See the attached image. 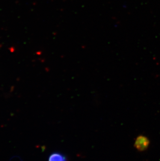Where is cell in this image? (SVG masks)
<instances>
[{"label":"cell","mask_w":160,"mask_h":161,"mask_svg":"<svg viewBox=\"0 0 160 161\" xmlns=\"http://www.w3.org/2000/svg\"><path fill=\"white\" fill-rule=\"evenodd\" d=\"M150 140L145 136H138L135 141L134 147L138 151L142 152L147 150L150 145Z\"/></svg>","instance_id":"obj_1"},{"label":"cell","mask_w":160,"mask_h":161,"mask_svg":"<svg viewBox=\"0 0 160 161\" xmlns=\"http://www.w3.org/2000/svg\"><path fill=\"white\" fill-rule=\"evenodd\" d=\"M48 161H68L67 157L61 152L51 153L48 157Z\"/></svg>","instance_id":"obj_2"}]
</instances>
